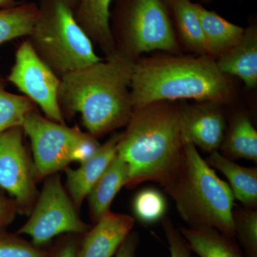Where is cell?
I'll use <instances>...</instances> for the list:
<instances>
[{"label":"cell","instance_id":"9","mask_svg":"<svg viewBox=\"0 0 257 257\" xmlns=\"http://www.w3.org/2000/svg\"><path fill=\"white\" fill-rule=\"evenodd\" d=\"M8 81L40 106L47 119L65 124L58 101L60 78L39 57L28 40L17 50Z\"/></svg>","mask_w":257,"mask_h":257},{"label":"cell","instance_id":"11","mask_svg":"<svg viewBox=\"0 0 257 257\" xmlns=\"http://www.w3.org/2000/svg\"><path fill=\"white\" fill-rule=\"evenodd\" d=\"M221 104L210 101L181 106L184 137L196 147L212 153L220 149L226 130Z\"/></svg>","mask_w":257,"mask_h":257},{"label":"cell","instance_id":"21","mask_svg":"<svg viewBox=\"0 0 257 257\" xmlns=\"http://www.w3.org/2000/svg\"><path fill=\"white\" fill-rule=\"evenodd\" d=\"M220 149L229 159H245L257 162V132L247 115L234 116L226 130Z\"/></svg>","mask_w":257,"mask_h":257},{"label":"cell","instance_id":"18","mask_svg":"<svg viewBox=\"0 0 257 257\" xmlns=\"http://www.w3.org/2000/svg\"><path fill=\"white\" fill-rule=\"evenodd\" d=\"M197 10L209 57L216 60L242 38L245 28L230 23L201 5L197 4Z\"/></svg>","mask_w":257,"mask_h":257},{"label":"cell","instance_id":"30","mask_svg":"<svg viewBox=\"0 0 257 257\" xmlns=\"http://www.w3.org/2000/svg\"><path fill=\"white\" fill-rule=\"evenodd\" d=\"M78 247L74 242H67L57 250L52 257H77Z\"/></svg>","mask_w":257,"mask_h":257},{"label":"cell","instance_id":"19","mask_svg":"<svg viewBox=\"0 0 257 257\" xmlns=\"http://www.w3.org/2000/svg\"><path fill=\"white\" fill-rule=\"evenodd\" d=\"M197 257H245L242 249L220 231L209 227L179 229Z\"/></svg>","mask_w":257,"mask_h":257},{"label":"cell","instance_id":"6","mask_svg":"<svg viewBox=\"0 0 257 257\" xmlns=\"http://www.w3.org/2000/svg\"><path fill=\"white\" fill-rule=\"evenodd\" d=\"M22 127L31 143L37 179L54 175L72 162H85L101 145L89 134L47 119L36 109L27 115Z\"/></svg>","mask_w":257,"mask_h":257},{"label":"cell","instance_id":"10","mask_svg":"<svg viewBox=\"0 0 257 257\" xmlns=\"http://www.w3.org/2000/svg\"><path fill=\"white\" fill-rule=\"evenodd\" d=\"M23 130L18 126L0 135V188L9 194L18 212L30 214L38 192L33 162L23 144Z\"/></svg>","mask_w":257,"mask_h":257},{"label":"cell","instance_id":"17","mask_svg":"<svg viewBox=\"0 0 257 257\" xmlns=\"http://www.w3.org/2000/svg\"><path fill=\"white\" fill-rule=\"evenodd\" d=\"M112 0H81L78 23L106 55L116 50L110 26Z\"/></svg>","mask_w":257,"mask_h":257},{"label":"cell","instance_id":"1","mask_svg":"<svg viewBox=\"0 0 257 257\" xmlns=\"http://www.w3.org/2000/svg\"><path fill=\"white\" fill-rule=\"evenodd\" d=\"M135 62L116 49L105 60L62 76L58 91L62 113L80 114L95 138L126 126L135 111L130 87Z\"/></svg>","mask_w":257,"mask_h":257},{"label":"cell","instance_id":"16","mask_svg":"<svg viewBox=\"0 0 257 257\" xmlns=\"http://www.w3.org/2000/svg\"><path fill=\"white\" fill-rule=\"evenodd\" d=\"M128 178V166L116 155L88 194L91 215L95 222L110 211L111 203L121 187L126 185Z\"/></svg>","mask_w":257,"mask_h":257},{"label":"cell","instance_id":"22","mask_svg":"<svg viewBox=\"0 0 257 257\" xmlns=\"http://www.w3.org/2000/svg\"><path fill=\"white\" fill-rule=\"evenodd\" d=\"M40 16L31 5L0 10V45L19 37L29 36Z\"/></svg>","mask_w":257,"mask_h":257},{"label":"cell","instance_id":"7","mask_svg":"<svg viewBox=\"0 0 257 257\" xmlns=\"http://www.w3.org/2000/svg\"><path fill=\"white\" fill-rule=\"evenodd\" d=\"M121 10L116 50L136 61L152 51L182 54L170 13L161 0H124Z\"/></svg>","mask_w":257,"mask_h":257},{"label":"cell","instance_id":"25","mask_svg":"<svg viewBox=\"0 0 257 257\" xmlns=\"http://www.w3.org/2000/svg\"><path fill=\"white\" fill-rule=\"evenodd\" d=\"M234 237L239 240L245 257H257V211L246 207L233 209Z\"/></svg>","mask_w":257,"mask_h":257},{"label":"cell","instance_id":"8","mask_svg":"<svg viewBox=\"0 0 257 257\" xmlns=\"http://www.w3.org/2000/svg\"><path fill=\"white\" fill-rule=\"evenodd\" d=\"M72 199L57 174L47 177L30 216L18 230L28 235L35 246L41 247L62 234H86L89 226L79 217Z\"/></svg>","mask_w":257,"mask_h":257},{"label":"cell","instance_id":"23","mask_svg":"<svg viewBox=\"0 0 257 257\" xmlns=\"http://www.w3.org/2000/svg\"><path fill=\"white\" fill-rule=\"evenodd\" d=\"M36 104L25 96L8 92L0 79V135L10 128L23 126L24 120Z\"/></svg>","mask_w":257,"mask_h":257},{"label":"cell","instance_id":"26","mask_svg":"<svg viewBox=\"0 0 257 257\" xmlns=\"http://www.w3.org/2000/svg\"><path fill=\"white\" fill-rule=\"evenodd\" d=\"M0 257H49V254L19 236L0 232Z\"/></svg>","mask_w":257,"mask_h":257},{"label":"cell","instance_id":"24","mask_svg":"<svg viewBox=\"0 0 257 257\" xmlns=\"http://www.w3.org/2000/svg\"><path fill=\"white\" fill-rule=\"evenodd\" d=\"M133 209L135 217L144 224H152L162 221L167 210L165 196L158 189L147 187L134 197Z\"/></svg>","mask_w":257,"mask_h":257},{"label":"cell","instance_id":"27","mask_svg":"<svg viewBox=\"0 0 257 257\" xmlns=\"http://www.w3.org/2000/svg\"><path fill=\"white\" fill-rule=\"evenodd\" d=\"M162 227L169 245L170 257H197L189 247L179 229L172 224L170 218L162 219Z\"/></svg>","mask_w":257,"mask_h":257},{"label":"cell","instance_id":"20","mask_svg":"<svg viewBox=\"0 0 257 257\" xmlns=\"http://www.w3.org/2000/svg\"><path fill=\"white\" fill-rule=\"evenodd\" d=\"M173 16L181 42L197 56L208 55L207 45L198 14L197 3L179 0L168 8Z\"/></svg>","mask_w":257,"mask_h":257},{"label":"cell","instance_id":"29","mask_svg":"<svg viewBox=\"0 0 257 257\" xmlns=\"http://www.w3.org/2000/svg\"><path fill=\"white\" fill-rule=\"evenodd\" d=\"M140 243V236L136 231H132L120 245L114 257H137V251Z\"/></svg>","mask_w":257,"mask_h":257},{"label":"cell","instance_id":"28","mask_svg":"<svg viewBox=\"0 0 257 257\" xmlns=\"http://www.w3.org/2000/svg\"><path fill=\"white\" fill-rule=\"evenodd\" d=\"M18 211L14 201L0 193V229L8 226L14 220Z\"/></svg>","mask_w":257,"mask_h":257},{"label":"cell","instance_id":"13","mask_svg":"<svg viewBox=\"0 0 257 257\" xmlns=\"http://www.w3.org/2000/svg\"><path fill=\"white\" fill-rule=\"evenodd\" d=\"M121 136V133L114 134L104 145H100L90 158L81 163L77 169H65L69 197L76 208L80 207L93 186L117 155Z\"/></svg>","mask_w":257,"mask_h":257},{"label":"cell","instance_id":"34","mask_svg":"<svg viewBox=\"0 0 257 257\" xmlns=\"http://www.w3.org/2000/svg\"><path fill=\"white\" fill-rule=\"evenodd\" d=\"M200 1L204 2V3H209L210 0H200Z\"/></svg>","mask_w":257,"mask_h":257},{"label":"cell","instance_id":"2","mask_svg":"<svg viewBox=\"0 0 257 257\" xmlns=\"http://www.w3.org/2000/svg\"><path fill=\"white\" fill-rule=\"evenodd\" d=\"M121 133L117 155L126 162L128 188L148 181L163 187L179 170L185 137L181 106L155 101L135 109Z\"/></svg>","mask_w":257,"mask_h":257},{"label":"cell","instance_id":"5","mask_svg":"<svg viewBox=\"0 0 257 257\" xmlns=\"http://www.w3.org/2000/svg\"><path fill=\"white\" fill-rule=\"evenodd\" d=\"M29 37L35 52L60 78L102 60L64 0H56L49 14L40 13Z\"/></svg>","mask_w":257,"mask_h":257},{"label":"cell","instance_id":"12","mask_svg":"<svg viewBox=\"0 0 257 257\" xmlns=\"http://www.w3.org/2000/svg\"><path fill=\"white\" fill-rule=\"evenodd\" d=\"M135 225L133 216L106 213L86 232L77 257H114Z\"/></svg>","mask_w":257,"mask_h":257},{"label":"cell","instance_id":"31","mask_svg":"<svg viewBox=\"0 0 257 257\" xmlns=\"http://www.w3.org/2000/svg\"><path fill=\"white\" fill-rule=\"evenodd\" d=\"M161 1L164 3V5H165V6L167 7V9H168L171 5L175 3V2L179 1V0H161Z\"/></svg>","mask_w":257,"mask_h":257},{"label":"cell","instance_id":"33","mask_svg":"<svg viewBox=\"0 0 257 257\" xmlns=\"http://www.w3.org/2000/svg\"><path fill=\"white\" fill-rule=\"evenodd\" d=\"M65 3H67V4L69 5L70 3H73L75 2V0H64Z\"/></svg>","mask_w":257,"mask_h":257},{"label":"cell","instance_id":"32","mask_svg":"<svg viewBox=\"0 0 257 257\" xmlns=\"http://www.w3.org/2000/svg\"><path fill=\"white\" fill-rule=\"evenodd\" d=\"M11 1H13V0H0V6H3V5L8 4V3H10Z\"/></svg>","mask_w":257,"mask_h":257},{"label":"cell","instance_id":"14","mask_svg":"<svg viewBox=\"0 0 257 257\" xmlns=\"http://www.w3.org/2000/svg\"><path fill=\"white\" fill-rule=\"evenodd\" d=\"M219 70L241 79L248 89L257 86V28H245L242 38L232 48L216 59Z\"/></svg>","mask_w":257,"mask_h":257},{"label":"cell","instance_id":"15","mask_svg":"<svg viewBox=\"0 0 257 257\" xmlns=\"http://www.w3.org/2000/svg\"><path fill=\"white\" fill-rule=\"evenodd\" d=\"M211 167L219 171L229 182L235 199L243 207L256 209L257 206V170L243 167L218 151L213 152L206 161Z\"/></svg>","mask_w":257,"mask_h":257},{"label":"cell","instance_id":"3","mask_svg":"<svg viewBox=\"0 0 257 257\" xmlns=\"http://www.w3.org/2000/svg\"><path fill=\"white\" fill-rule=\"evenodd\" d=\"M130 90L135 109L155 101L184 99L224 105L231 102L235 93L229 76L209 55L140 57Z\"/></svg>","mask_w":257,"mask_h":257},{"label":"cell","instance_id":"4","mask_svg":"<svg viewBox=\"0 0 257 257\" xmlns=\"http://www.w3.org/2000/svg\"><path fill=\"white\" fill-rule=\"evenodd\" d=\"M189 228L209 227L234 238V194L185 138L183 162L163 186Z\"/></svg>","mask_w":257,"mask_h":257}]
</instances>
